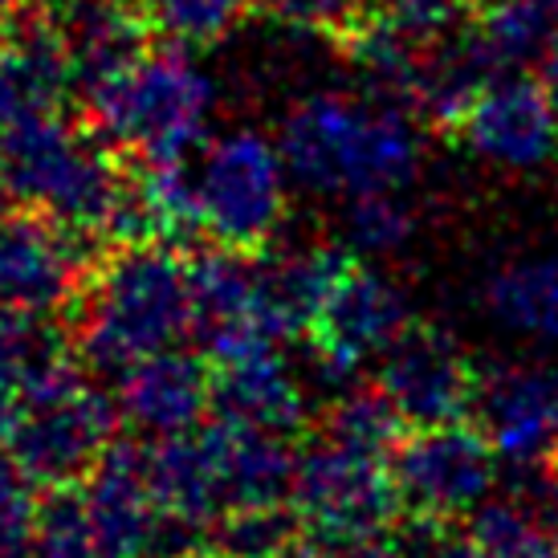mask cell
<instances>
[{
	"label": "cell",
	"instance_id": "f1b7e54d",
	"mask_svg": "<svg viewBox=\"0 0 558 558\" xmlns=\"http://www.w3.org/2000/svg\"><path fill=\"white\" fill-rule=\"evenodd\" d=\"M151 29L175 46H213L245 16L248 0H140Z\"/></svg>",
	"mask_w": 558,
	"mask_h": 558
},
{
	"label": "cell",
	"instance_id": "4316f807",
	"mask_svg": "<svg viewBox=\"0 0 558 558\" xmlns=\"http://www.w3.org/2000/svg\"><path fill=\"white\" fill-rule=\"evenodd\" d=\"M416 233V217L403 204L400 192H372L351 196L342 208V241L363 257H388L400 253Z\"/></svg>",
	"mask_w": 558,
	"mask_h": 558
},
{
	"label": "cell",
	"instance_id": "52a82bcc",
	"mask_svg": "<svg viewBox=\"0 0 558 558\" xmlns=\"http://www.w3.org/2000/svg\"><path fill=\"white\" fill-rule=\"evenodd\" d=\"M192 278V311H196V339L213 367L245 363L257 355H278L290 335L281 323L274 298L265 290V265L253 253L236 248H204L187 262Z\"/></svg>",
	"mask_w": 558,
	"mask_h": 558
},
{
	"label": "cell",
	"instance_id": "277c9868",
	"mask_svg": "<svg viewBox=\"0 0 558 558\" xmlns=\"http://www.w3.org/2000/svg\"><path fill=\"white\" fill-rule=\"evenodd\" d=\"M13 201L82 236H107L126 192V175L98 131H78L62 114L0 135Z\"/></svg>",
	"mask_w": 558,
	"mask_h": 558
},
{
	"label": "cell",
	"instance_id": "74e56055",
	"mask_svg": "<svg viewBox=\"0 0 558 558\" xmlns=\"http://www.w3.org/2000/svg\"><path fill=\"white\" fill-rule=\"evenodd\" d=\"M4 201H13V192H9V180H4V159H0V217H4Z\"/></svg>",
	"mask_w": 558,
	"mask_h": 558
},
{
	"label": "cell",
	"instance_id": "7a4b0ae2",
	"mask_svg": "<svg viewBox=\"0 0 558 558\" xmlns=\"http://www.w3.org/2000/svg\"><path fill=\"white\" fill-rule=\"evenodd\" d=\"M192 330V278L171 245H119L74 298V355L90 372L123 375Z\"/></svg>",
	"mask_w": 558,
	"mask_h": 558
},
{
	"label": "cell",
	"instance_id": "ab89813d",
	"mask_svg": "<svg viewBox=\"0 0 558 558\" xmlns=\"http://www.w3.org/2000/svg\"><path fill=\"white\" fill-rule=\"evenodd\" d=\"M550 461H555V469H558V445H555V452H550Z\"/></svg>",
	"mask_w": 558,
	"mask_h": 558
},
{
	"label": "cell",
	"instance_id": "4fadbf2b",
	"mask_svg": "<svg viewBox=\"0 0 558 558\" xmlns=\"http://www.w3.org/2000/svg\"><path fill=\"white\" fill-rule=\"evenodd\" d=\"M457 135L494 168L538 171L558 156V107L538 78L506 74L477 94Z\"/></svg>",
	"mask_w": 558,
	"mask_h": 558
},
{
	"label": "cell",
	"instance_id": "60d3db41",
	"mask_svg": "<svg viewBox=\"0 0 558 558\" xmlns=\"http://www.w3.org/2000/svg\"><path fill=\"white\" fill-rule=\"evenodd\" d=\"M208 558H225V555H217V550H208Z\"/></svg>",
	"mask_w": 558,
	"mask_h": 558
},
{
	"label": "cell",
	"instance_id": "f35d334b",
	"mask_svg": "<svg viewBox=\"0 0 558 558\" xmlns=\"http://www.w3.org/2000/svg\"><path fill=\"white\" fill-rule=\"evenodd\" d=\"M550 13H555V33H558V0H550Z\"/></svg>",
	"mask_w": 558,
	"mask_h": 558
},
{
	"label": "cell",
	"instance_id": "83f0119b",
	"mask_svg": "<svg viewBox=\"0 0 558 558\" xmlns=\"http://www.w3.org/2000/svg\"><path fill=\"white\" fill-rule=\"evenodd\" d=\"M302 522L294 506H253L225 513L213 530V550L225 558H281L298 543Z\"/></svg>",
	"mask_w": 558,
	"mask_h": 558
},
{
	"label": "cell",
	"instance_id": "8992f818",
	"mask_svg": "<svg viewBox=\"0 0 558 558\" xmlns=\"http://www.w3.org/2000/svg\"><path fill=\"white\" fill-rule=\"evenodd\" d=\"M286 180L278 140L262 131L241 126L208 143L196 168L204 233L225 248L257 253L286 217Z\"/></svg>",
	"mask_w": 558,
	"mask_h": 558
},
{
	"label": "cell",
	"instance_id": "d4e9b609",
	"mask_svg": "<svg viewBox=\"0 0 558 558\" xmlns=\"http://www.w3.org/2000/svg\"><path fill=\"white\" fill-rule=\"evenodd\" d=\"M465 538L485 558H558V534L543 526L526 506L513 497L506 501H481L469 513Z\"/></svg>",
	"mask_w": 558,
	"mask_h": 558
},
{
	"label": "cell",
	"instance_id": "d590c367",
	"mask_svg": "<svg viewBox=\"0 0 558 558\" xmlns=\"http://www.w3.org/2000/svg\"><path fill=\"white\" fill-rule=\"evenodd\" d=\"M433 558H485L477 546L469 543V538H445V543L436 546Z\"/></svg>",
	"mask_w": 558,
	"mask_h": 558
},
{
	"label": "cell",
	"instance_id": "9c48e42d",
	"mask_svg": "<svg viewBox=\"0 0 558 558\" xmlns=\"http://www.w3.org/2000/svg\"><path fill=\"white\" fill-rule=\"evenodd\" d=\"M391 477L400 489L403 513H424L449 522L489 501L497 485V449L481 428L440 424L416 428L391 452Z\"/></svg>",
	"mask_w": 558,
	"mask_h": 558
},
{
	"label": "cell",
	"instance_id": "e0dca14e",
	"mask_svg": "<svg viewBox=\"0 0 558 558\" xmlns=\"http://www.w3.org/2000/svg\"><path fill=\"white\" fill-rule=\"evenodd\" d=\"M481 433L510 465L546 461L558 445V367H497L481 375Z\"/></svg>",
	"mask_w": 558,
	"mask_h": 558
},
{
	"label": "cell",
	"instance_id": "e575fe53",
	"mask_svg": "<svg viewBox=\"0 0 558 558\" xmlns=\"http://www.w3.org/2000/svg\"><path fill=\"white\" fill-rule=\"evenodd\" d=\"M330 558H412V555H408L400 543H367V546H355V550H342V555H330Z\"/></svg>",
	"mask_w": 558,
	"mask_h": 558
},
{
	"label": "cell",
	"instance_id": "ac0fdd59",
	"mask_svg": "<svg viewBox=\"0 0 558 558\" xmlns=\"http://www.w3.org/2000/svg\"><path fill=\"white\" fill-rule=\"evenodd\" d=\"M62 33L82 98L151 53V21L140 0H82L62 21Z\"/></svg>",
	"mask_w": 558,
	"mask_h": 558
},
{
	"label": "cell",
	"instance_id": "d6a6232c",
	"mask_svg": "<svg viewBox=\"0 0 558 558\" xmlns=\"http://www.w3.org/2000/svg\"><path fill=\"white\" fill-rule=\"evenodd\" d=\"M25 420V403H21V391H0V452H9L16 428Z\"/></svg>",
	"mask_w": 558,
	"mask_h": 558
},
{
	"label": "cell",
	"instance_id": "8fae6325",
	"mask_svg": "<svg viewBox=\"0 0 558 558\" xmlns=\"http://www.w3.org/2000/svg\"><path fill=\"white\" fill-rule=\"evenodd\" d=\"M379 388L400 408L408 428L461 424L477 408L481 375L452 335L436 326H408L384 351Z\"/></svg>",
	"mask_w": 558,
	"mask_h": 558
},
{
	"label": "cell",
	"instance_id": "d6986e66",
	"mask_svg": "<svg viewBox=\"0 0 558 558\" xmlns=\"http://www.w3.org/2000/svg\"><path fill=\"white\" fill-rule=\"evenodd\" d=\"M204 433L217 452L229 513L253 510V506H281L290 497L298 457L290 452L286 436L253 428V424L233 416L208 420Z\"/></svg>",
	"mask_w": 558,
	"mask_h": 558
},
{
	"label": "cell",
	"instance_id": "836d02e7",
	"mask_svg": "<svg viewBox=\"0 0 558 558\" xmlns=\"http://www.w3.org/2000/svg\"><path fill=\"white\" fill-rule=\"evenodd\" d=\"M538 82H543L546 94L555 98V107H558V33L550 37V46H546L543 62H538Z\"/></svg>",
	"mask_w": 558,
	"mask_h": 558
},
{
	"label": "cell",
	"instance_id": "3957f363",
	"mask_svg": "<svg viewBox=\"0 0 558 558\" xmlns=\"http://www.w3.org/2000/svg\"><path fill=\"white\" fill-rule=\"evenodd\" d=\"M217 86L184 49H151L126 74L86 94L90 126L140 163H187L204 147Z\"/></svg>",
	"mask_w": 558,
	"mask_h": 558
},
{
	"label": "cell",
	"instance_id": "7c38bea8",
	"mask_svg": "<svg viewBox=\"0 0 558 558\" xmlns=\"http://www.w3.org/2000/svg\"><path fill=\"white\" fill-rule=\"evenodd\" d=\"M90 236L41 213L0 217V306L49 314L82 294L90 265Z\"/></svg>",
	"mask_w": 558,
	"mask_h": 558
},
{
	"label": "cell",
	"instance_id": "8d00e7d4",
	"mask_svg": "<svg viewBox=\"0 0 558 558\" xmlns=\"http://www.w3.org/2000/svg\"><path fill=\"white\" fill-rule=\"evenodd\" d=\"M21 9H25V0H0V29L13 25L16 16H21Z\"/></svg>",
	"mask_w": 558,
	"mask_h": 558
},
{
	"label": "cell",
	"instance_id": "5b68a950",
	"mask_svg": "<svg viewBox=\"0 0 558 558\" xmlns=\"http://www.w3.org/2000/svg\"><path fill=\"white\" fill-rule=\"evenodd\" d=\"M290 506L302 522L306 543L326 555L379 543L388 530H396L403 513L388 457L359 452L335 436L314 440L298 457Z\"/></svg>",
	"mask_w": 558,
	"mask_h": 558
},
{
	"label": "cell",
	"instance_id": "ba28073f",
	"mask_svg": "<svg viewBox=\"0 0 558 558\" xmlns=\"http://www.w3.org/2000/svg\"><path fill=\"white\" fill-rule=\"evenodd\" d=\"M412 326L408 298L388 274L351 262L311 326V367L318 384L347 391L367 359H384L391 342Z\"/></svg>",
	"mask_w": 558,
	"mask_h": 558
},
{
	"label": "cell",
	"instance_id": "603a6c76",
	"mask_svg": "<svg viewBox=\"0 0 558 558\" xmlns=\"http://www.w3.org/2000/svg\"><path fill=\"white\" fill-rule=\"evenodd\" d=\"M477 37L501 74H518L522 65L543 62L546 46L555 37L550 0H485Z\"/></svg>",
	"mask_w": 558,
	"mask_h": 558
},
{
	"label": "cell",
	"instance_id": "9a60e30c",
	"mask_svg": "<svg viewBox=\"0 0 558 558\" xmlns=\"http://www.w3.org/2000/svg\"><path fill=\"white\" fill-rule=\"evenodd\" d=\"M78 90L62 21H25L0 29V135L62 114Z\"/></svg>",
	"mask_w": 558,
	"mask_h": 558
},
{
	"label": "cell",
	"instance_id": "484cf974",
	"mask_svg": "<svg viewBox=\"0 0 558 558\" xmlns=\"http://www.w3.org/2000/svg\"><path fill=\"white\" fill-rule=\"evenodd\" d=\"M29 558H102L82 485L46 489L33 522Z\"/></svg>",
	"mask_w": 558,
	"mask_h": 558
},
{
	"label": "cell",
	"instance_id": "4dcf8cb0",
	"mask_svg": "<svg viewBox=\"0 0 558 558\" xmlns=\"http://www.w3.org/2000/svg\"><path fill=\"white\" fill-rule=\"evenodd\" d=\"M37 485H33L9 452H0V558H25L37 522Z\"/></svg>",
	"mask_w": 558,
	"mask_h": 558
},
{
	"label": "cell",
	"instance_id": "cb8c5ba5",
	"mask_svg": "<svg viewBox=\"0 0 558 558\" xmlns=\"http://www.w3.org/2000/svg\"><path fill=\"white\" fill-rule=\"evenodd\" d=\"M403 428L408 420L400 408L388 400V391L379 388H347L335 396L330 412H326V436H335L342 445L372 457H391L403 445Z\"/></svg>",
	"mask_w": 558,
	"mask_h": 558
},
{
	"label": "cell",
	"instance_id": "2e32d148",
	"mask_svg": "<svg viewBox=\"0 0 558 558\" xmlns=\"http://www.w3.org/2000/svg\"><path fill=\"white\" fill-rule=\"evenodd\" d=\"M114 403L119 416L140 433H192L217 403V367L208 363V355H187L171 347L114 375Z\"/></svg>",
	"mask_w": 558,
	"mask_h": 558
},
{
	"label": "cell",
	"instance_id": "44dd1931",
	"mask_svg": "<svg viewBox=\"0 0 558 558\" xmlns=\"http://www.w3.org/2000/svg\"><path fill=\"white\" fill-rule=\"evenodd\" d=\"M481 302L485 314L510 335L558 351V253H534L494 269Z\"/></svg>",
	"mask_w": 558,
	"mask_h": 558
},
{
	"label": "cell",
	"instance_id": "f546056e",
	"mask_svg": "<svg viewBox=\"0 0 558 558\" xmlns=\"http://www.w3.org/2000/svg\"><path fill=\"white\" fill-rule=\"evenodd\" d=\"M469 9H473V0H388L379 13L388 16L412 46L433 53L436 46H445L461 33Z\"/></svg>",
	"mask_w": 558,
	"mask_h": 558
},
{
	"label": "cell",
	"instance_id": "30bf717a",
	"mask_svg": "<svg viewBox=\"0 0 558 558\" xmlns=\"http://www.w3.org/2000/svg\"><path fill=\"white\" fill-rule=\"evenodd\" d=\"M119 420H123L119 403L86 384L65 400L25 408L9 457L37 489L78 485L90 477L98 457L110 449Z\"/></svg>",
	"mask_w": 558,
	"mask_h": 558
},
{
	"label": "cell",
	"instance_id": "1f68e13d",
	"mask_svg": "<svg viewBox=\"0 0 558 558\" xmlns=\"http://www.w3.org/2000/svg\"><path fill=\"white\" fill-rule=\"evenodd\" d=\"M253 4L298 33H335V37H347L372 13L367 0H253Z\"/></svg>",
	"mask_w": 558,
	"mask_h": 558
},
{
	"label": "cell",
	"instance_id": "ffe728a7",
	"mask_svg": "<svg viewBox=\"0 0 558 558\" xmlns=\"http://www.w3.org/2000/svg\"><path fill=\"white\" fill-rule=\"evenodd\" d=\"M217 412L265 433L294 436L306 424V391L281 355H257L217 367Z\"/></svg>",
	"mask_w": 558,
	"mask_h": 558
},
{
	"label": "cell",
	"instance_id": "6da1fadb",
	"mask_svg": "<svg viewBox=\"0 0 558 558\" xmlns=\"http://www.w3.org/2000/svg\"><path fill=\"white\" fill-rule=\"evenodd\" d=\"M278 147L298 187L342 201L403 192L424 168V140L412 110L330 90L302 98L286 114Z\"/></svg>",
	"mask_w": 558,
	"mask_h": 558
},
{
	"label": "cell",
	"instance_id": "7402d4cb",
	"mask_svg": "<svg viewBox=\"0 0 558 558\" xmlns=\"http://www.w3.org/2000/svg\"><path fill=\"white\" fill-rule=\"evenodd\" d=\"M355 262L347 248L314 245L302 253H290L281 262H262L265 265V290L278 306L281 323L290 326V335H311V326L318 323L326 298L339 286L342 269Z\"/></svg>",
	"mask_w": 558,
	"mask_h": 558
},
{
	"label": "cell",
	"instance_id": "5bb4252c",
	"mask_svg": "<svg viewBox=\"0 0 558 558\" xmlns=\"http://www.w3.org/2000/svg\"><path fill=\"white\" fill-rule=\"evenodd\" d=\"M82 494L90 506L98 555L102 558H151L163 530L147 445L114 436L110 449L98 457L90 477L82 481Z\"/></svg>",
	"mask_w": 558,
	"mask_h": 558
}]
</instances>
